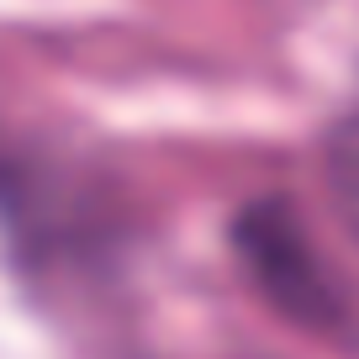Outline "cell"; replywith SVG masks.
<instances>
[{"label": "cell", "instance_id": "obj_2", "mask_svg": "<svg viewBox=\"0 0 359 359\" xmlns=\"http://www.w3.org/2000/svg\"><path fill=\"white\" fill-rule=\"evenodd\" d=\"M327 191H333L348 233L359 238V116H348L327 143Z\"/></svg>", "mask_w": 359, "mask_h": 359}, {"label": "cell", "instance_id": "obj_1", "mask_svg": "<svg viewBox=\"0 0 359 359\" xmlns=\"http://www.w3.org/2000/svg\"><path fill=\"white\" fill-rule=\"evenodd\" d=\"M238 248H243V259L254 264V280L291 317H302V323H333L338 302H333V291H327V280H323V264H317V254L306 248L302 227L285 212L259 206L243 222Z\"/></svg>", "mask_w": 359, "mask_h": 359}]
</instances>
